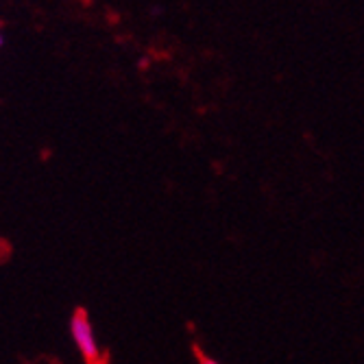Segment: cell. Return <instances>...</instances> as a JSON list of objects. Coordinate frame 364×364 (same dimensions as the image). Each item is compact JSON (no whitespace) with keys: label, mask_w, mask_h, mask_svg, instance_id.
I'll return each mask as SVG.
<instances>
[{"label":"cell","mask_w":364,"mask_h":364,"mask_svg":"<svg viewBox=\"0 0 364 364\" xmlns=\"http://www.w3.org/2000/svg\"><path fill=\"white\" fill-rule=\"evenodd\" d=\"M0 44H3V38H0Z\"/></svg>","instance_id":"obj_3"},{"label":"cell","mask_w":364,"mask_h":364,"mask_svg":"<svg viewBox=\"0 0 364 364\" xmlns=\"http://www.w3.org/2000/svg\"><path fill=\"white\" fill-rule=\"evenodd\" d=\"M196 360H198V364H220L218 360H214L212 355H205L203 351H198V349H196Z\"/></svg>","instance_id":"obj_2"},{"label":"cell","mask_w":364,"mask_h":364,"mask_svg":"<svg viewBox=\"0 0 364 364\" xmlns=\"http://www.w3.org/2000/svg\"><path fill=\"white\" fill-rule=\"evenodd\" d=\"M70 334H73V341H75L81 358L85 360V364H107V355L101 349V345H98L96 334H94V325L83 308L75 310V314L70 318Z\"/></svg>","instance_id":"obj_1"}]
</instances>
